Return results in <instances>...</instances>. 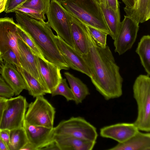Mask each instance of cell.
<instances>
[{"mask_svg": "<svg viewBox=\"0 0 150 150\" xmlns=\"http://www.w3.org/2000/svg\"><path fill=\"white\" fill-rule=\"evenodd\" d=\"M86 34L88 50L81 57L90 73L92 82L105 100L120 97L122 94L123 79L109 47L98 45L87 26Z\"/></svg>", "mask_w": 150, "mask_h": 150, "instance_id": "1", "label": "cell"}, {"mask_svg": "<svg viewBox=\"0 0 150 150\" xmlns=\"http://www.w3.org/2000/svg\"><path fill=\"white\" fill-rule=\"evenodd\" d=\"M17 24L29 36L48 62L57 66L61 70L69 67L57 47L54 34L47 22L32 18L16 11Z\"/></svg>", "mask_w": 150, "mask_h": 150, "instance_id": "2", "label": "cell"}, {"mask_svg": "<svg viewBox=\"0 0 150 150\" xmlns=\"http://www.w3.org/2000/svg\"><path fill=\"white\" fill-rule=\"evenodd\" d=\"M58 1L70 14L86 25L110 35L100 4L96 0Z\"/></svg>", "mask_w": 150, "mask_h": 150, "instance_id": "3", "label": "cell"}, {"mask_svg": "<svg viewBox=\"0 0 150 150\" xmlns=\"http://www.w3.org/2000/svg\"><path fill=\"white\" fill-rule=\"evenodd\" d=\"M133 90L137 106V115L134 123L139 131L150 132V76L139 75L134 81Z\"/></svg>", "mask_w": 150, "mask_h": 150, "instance_id": "4", "label": "cell"}, {"mask_svg": "<svg viewBox=\"0 0 150 150\" xmlns=\"http://www.w3.org/2000/svg\"><path fill=\"white\" fill-rule=\"evenodd\" d=\"M50 26L68 44L74 47L71 28V14L58 0H50L46 13Z\"/></svg>", "mask_w": 150, "mask_h": 150, "instance_id": "5", "label": "cell"}, {"mask_svg": "<svg viewBox=\"0 0 150 150\" xmlns=\"http://www.w3.org/2000/svg\"><path fill=\"white\" fill-rule=\"evenodd\" d=\"M54 134L74 137L96 141L98 134L96 128L84 118L72 117L61 121L53 128Z\"/></svg>", "mask_w": 150, "mask_h": 150, "instance_id": "6", "label": "cell"}, {"mask_svg": "<svg viewBox=\"0 0 150 150\" xmlns=\"http://www.w3.org/2000/svg\"><path fill=\"white\" fill-rule=\"evenodd\" d=\"M28 108L25 117L27 122L35 125L54 127L55 109L43 96L36 97Z\"/></svg>", "mask_w": 150, "mask_h": 150, "instance_id": "7", "label": "cell"}, {"mask_svg": "<svg viewBox=\"0 0 150 150\" xmlns=\"http://www.w3.org/2000/svg\"><path fill=\"white\" fill-rule=\"evenodd\" d=\"M28 104L22 96L8 98L0 124V129L10 130L23 126Z\"/></svg>", "mask_w": 150, "mask_h": 150, "instance_id": "8", "label": "cell"}, {"mask_svg": "<svg viewBox=\"0 0 150 150\" xmlns=\"http://www.w3.org/2000/svg\"><path fill=\"white\" fill-rule=\"evenodd\" d=\"M139 23L126 15L121 22L118 34L114 40L115 51L122 55L132 47L136 40Z\"/></svg>", "mask_w": 150, "mask_h": 150, "instance_id": "9", "label": "cell"}, {"mask_svg": "<svg viewBox=\"0 0 150 150\" xmlns=\"http://www.w3.org/2000/svg\"><path fill=\"white\" fill-rule=\"evenodd\" d=\"M17 25L12 18H0V56L11 48L16 53L19 62Z\"/></svg>", "mask_w": 150, "mask_h": 150, "instance_id": "10", "label": "cell"}, {"mask_svg": "<svg viewBox=\"0 0 150 150\" xmlns=\"http://www.w3.org/2000/svg\"><path fill=\"white\" fill-rule=\"evenodd\" d=\"M18 46L20 56V67L30 74L41 84L46 93L50 94L40 71L37 56L27 45L18 38Z\"/></svg>", "mask_w": 150, "mask_h": 150, "instance_id": "11", "label": "cell"}, {"mask_svg": "<svg viewBox=\"0 0 150 150\" xmlns=\"http://www.w3.org/2000/svg\"><path fill=\"white\" fill-rule=\"evenodd\" d=\"M54 38L58 48L69 67L90 78V73L81 56L59 36L55 35Z\"/></svg>", "mask_w": 150, "mask_h": 150, "instance_id": "12", "label": "cell"}, {"mask_svg": "<svg viewBox=\"0 0 150 150\" xmlns=\"http://www.w3.org/2000/svg\"><path fill=\"white\" fill-rule=\"evenodd\" d=\"M23 127L26 134L28 142L31 144L36 150L41 148L53 140V128L33 125L24 120Z\"/></svg>", "mask_w": 150, "mask_h": 150, "instance_id": "13", "label": "cell"}, {"mask_svg": "<svg viewBox=\"0 0 150 150\" xmlns=\"http://www.w3.org/2000/svg\"><path fill=\"white\" fill-rule=\"evenodd\" d=\"M139 130L134 123H121L103 127L100 129L101 137L111 139L118 143H123Z\"/></svg>", "mask_w": 150, "mask_h": 150, "instance_id": "14", "label": "cell"}, {"mask_svg": "<svg viewBox=\"0 0 150 150\" xmlns=\"http://www.w3.org/2000/svg\"><path fill=\"white\" fill-rule=\"evenodd\" d=\"M39 69L50 94L62 79L61 69L57 65L37 56Z\"/></svg>", "mask_w": 150, "mask_h": 150, "instance_id": "15", "label": "cell"}, {"mask_svg": "<svg viewBox=\"0 0 150 150\" xmlns=\"http://www.w3.org/2000/svg\"><path fill=\"white\" fill-rule=\"evenodd\" d=\"M0 74L13 90L15 95H18L23 90H27L23 77L15 66L4 62L1 65Z\"/></svg>", "mask_w": 150, "mask_h": 150, "instance_id": "16", "label": "cell"}, {"mask_svg": "<svg viewBox=\"0 0 150 150\" xmlns=\"http://www.w3.org/2000/svg\"><path fill=\"white\" fill-rule=\"evenodd\" d=\"M70 24L74 48L81 56L87 54L88 45L86 34V25L72 15Z\"/></svg>", "mask_w": 150, "mask_h": 150, "instance_id": "17", "label": "cell"}, {"mask_svg": "<svg viewBox=\"0 0 150 150\" xmlns=\"http://www.w3.org/2000/svg\"><path fill=\"white\" fill-rule=\"evenodd\" d=\"M53 139L59 150H91L96 141L85 140L72 136L54 134Z\"/></svg>", "mask_w": 150, "mask_h": 150, "instance_id": "18", "label": "cell"}, {"mask_svg": "<svg viewBox=\"0 0 150 150\" xmlns=\"http://www.w3.org/2000/svg\"><path fill=\"white\" fill-rule=\"evenodd\" d=\"M138 131L126 142L118 143L109 150H150V133Z\"/></svg>", "mask_w": 150, "mask_h": 150, "instance_id": "19", "label": "cell"}, {"mask_svg": "<svg viewBox=\"0 0 150 150\" xmlns=\"http://www.w3.org/2000/svg\"><path fill=\"white\" fill-rule=\"evenodd\" d=\"M124 9L126 16L139 24L150 18V0H137L133 6Z\"/></svg>", "mask_w": 150, "mask_h": 150, "instance_id": "20", "label": "cell"}, {"mask_svg": "<svg viewBox=\"0 0 150 150\" xmlns=\"http://www.w3.org/2000/svg\"><path fill=\"white\" fill-rule=\"evenodd\" d=\"M99 4L105 22L110 32L109 35L114 40L118 34L120 26V9L115 11L103 4Z\"/></svg>", "mask_w": 150, "mask_h": 150, "instance_id": "21", "label": "cell"}, {"mask_svg": "<svg viewBox=\"0 0 150 150\" xmlns=\"http://www.w3.org/2000/svg\"><path fill=\"white\" fill-rule=\"evenodd\" d=\"M74 97L76 104L81 103L90 94L87 86L78 78L67 72L64 73Z\"/></svg>", "mask_w": 150, "mask_h": 150, "instance_id": "22", "label": "cell"}, {"mask_svg": "<svg viewBox=\"0 0 150 150\" xmlns=\"http://www.w3.org/2000/svg\"><path fill=\"white\" fill-rule=\"evenodd\" d=\"M16 67L23 77L29 95L36 98L46 94L43 87L36 79L21 67Z\"/></svg>", "mask_w": 150, "mask_h": 150, "instance_id": "23", "label": "cell"}, {"mask_svg": "<svg viewBox=\"0 0 150 150\" xmlns=\"http://www.w3.org/2000/svg\"><path fill=\"white\" fill-rule=\"evenodd\" d=\"M142 64L147 74L150 76V36H143L136 50Z\"/></svg>", "mask_w": 150, "mask_h": 150, "instance_id": "24", "label": "cell"}, {"mask_svg": "<svg viewBox=\"0 0 150 150\" xmlns=\"http://www.w3.org/2000/svg\"><path fill=\"white\" fill-rule=\"evenodd\" d=\"M28 141L22 127L10 130L9 150H21Z\"/></svg>", "mask_w": 150, "mask_h": 150, "instance_id": "25", "label": "cell"}, {"mask_svg": "<svg viewBox=\"0 0 150 150\" xmlns=\"http://www.w3.org/2000/svg\"><path fill=\"white\" fill-rule=\"evenodd\" d=\"M17 33L18 38L27 45L35 55L44 60L47 61L44 58L40 50L32 39L17 24Z\"/></svg>", "mask_w": 150, "mask_h": 150, "instance_id": "26", "label": "cell"}, {"mask_svg": "<svg viewBox=\"0 0 150 150\" xmlns=\"http://www.w3.org/2000/svg\"><path fill=\"white\" fill-rule=\"evenodd\" d=\"M51 94L52 96L62 95L68 101H74V95L71 88L69 87L65 79H62Z\"/></svg>", "mask_w": 150, "mask_h": 150, "instance_id": "27", "label": "cell"}, {"mask_svg": "<svg viewBox=\"0 0 150 150\" xmlns=\"http://www.w3.org/2000/svg\"><path fill=\"white\" fill-rule=\"evenodd\" d=\"M50 1V0H27L21 6L42 12L45 14L48 11Z\"/></svg>", "mask_w": 150, "mask_h": 150, "instance_id": "28", "label": "cell"}, {"mask_svg": "<svg viewBox=\"0 0 150 150\" xmlns=\"http://www.w3.org/2000/svg\"><path fill=\"white\" fill-rule=\"evenodd\" d=\"M87 26L92 37L97 44L102 47H104L107 45V37L108 35L106 33L92 27Z\"/></svg>", "mask_w": 150, "mask_h": 150, "instance_id": "29", "label": "cell"}, {"mask_svg": "<svg viewBox=\"0 0 150 150\" xmlns=\"http://www.w3.org/2000/svg\"><path fill=\"white\" fill-rule=\"evenodd\" d=\"M16 11L21 12L29 17L37 20L45 21L46 19L45 14L43 12L30 8L21 6Z\"/></svg>", "mask_w": 150, "mask_h": 150, "instance_id": "30", "label": "cell"}, {"mask_svg": "<svg viewBox=\"0 0 150 150\" xmlns=\"http://www.w3.org/2000/svg\"><path fill=\"white\" fill-rule=\"evenodd\" d=\"M1 56L4 62L12 64L16 67L17 66L20 67L17 56L12 49H9Z\"/></svg>", "mask_w": 150, "mask_h": 150, "instance_id": "31", "label": "cell"}, {"mask_svg": "<svg viewBox=\"0 0 150 150\" xmlns=\"http://www.w3.org/2000/svg\"><path fill=\"white\" fill-rule=\"evenodd\" d=\"M14 95L13 90L0 75V96L9 98Z\"/></svg>", "mask_w": 150, "mask_h": 150, "instance_id": "32", "label": "cell"}, {"mask_svg": "<svg viewBox=\"0 0 150 150\" xmlns=\"http://www.w3.org/2000/svg\"><path fill=\"white\" fill-rule=\"evenodd\" d=\"M27 0H6L4 11L8 13L15 12Z\"/></svg>", "mask_w": 150, "mask_h": 150, "instance_id": "33", "label": "cell"}, {"mask_svg": "<svg viewBox=\"0 0 150 150\" xmlns=\"http://www.w3.org/2000/svg\"><path fill=\"white\" fill-rule=\"evenodd\" d=\"M99 4H102L110 8L117 11L119 9L118 0H96Z\"/></svg>", "mask_w": 150, "mask_h": 150, "instance_id": "34", "label": "cell"}, {"mask_svg": "<svg viewBox=\"0 0 150 150\" xmlns=\"http://www.w3.org/2000/svg\"><path fill=\"white\" fill-rule=\"evenodd\" d=\"M10 130L7 129H0V138L6 145L9 150L10 144Z\"/></svg>", "mask_w": 150, "mask_h": 150, "instance_id": "35", "label": "cell"}, {"mask_svg": "<svg viewBox=\"0 0 150 150\" xmlns=\"http://www.w3.org/2000/svg\"><path fill=\"white\" fill-rule=\"evenodd\" d=\"M7 99L0 96V124L4 111L6 105Z\"/></svg>", "mask_w": 150, "mask_h": 150, "instance_id": "36", "label": "cell"}, {"mask_svg": "<svg viewBox=\"0 0 150 150\" xmlns=\"http://www.w3.org/2000/svg\"><path fill=\"white\" fill-rule=\"evenodd\" d=\"M41 150H59V149L55 142L53 140L49 143Z\"/></svg>", "mask_w": 150, "mask_h": 150, "instance_id": "37", "label": "cell"}, {"mask_svg": "<svg viewBox=\"0 0 150 150\" xmlns=\"http://www.w3.org/2000/svg\"><path fill=\"white\" fill-rule=\"evenodd\" d=\"M122 1L125 5L126 7H132L135 3V0H122Z\"/></svg>", "mask_w": 150, "mask_h": 150, "instance_id": "38", "label": "cell"}, {"mask_svg": "<svg viewBox=\"0 0 150 150\" xmlns=\"http://www.w3.org/2000/svg\"><path fill=\"white\" fill-rule=\"evenodd\" d=\"M21 150H36V149L31 144L28 142Z\"/></svg>", "mask_w": 150, "mask_h": 150, "instance_id": "39", "label": "cell"}, {"mask_svg": "<svg viewBox=\"0 0 150 150\" xmlns=\"http://www.w3.org/2000/svg\"><path fill=\"white\" fill-rule=\"evenodd\" d=\"M6 0H0V13L4 11Z\"/></svg>", "mask_w": 150, "mask_h": 150, "instance_id": "40", "label": "cell"}, {"mask_svg": "<svg viewBox=\"0 0 150 150\" xmlns=\"http://www.w3.org/2000/svg\"><path fill=\"white\" fill-rule=\"evenodd\" d=\"M0 150H8L6 145L0 138Z\"/></svg>", "mask_w": 150, "mask_h": 150, "instance_id": "41", "label": "cell"}, {"mask_svg": "<svg viewBox=\"0 0 150 150\" xmlns=\"http://www.w3.org/2000/svg\"><path fill=\"white\" fill-rule=\"evenodd\" d=\"M4 61L1 58V56H0V74L1 73V67L2 64L4 63Z\"/></svg>", "mask_w": 150, "mask_h": 150, "instance_id": "42", "label": "cell"}, {"mask_svg": "<svg viewBox=\"0 0 150 150\" xmlns=\"http://www.w3.org/2000/svg\"><path fill=\"white\" fill-rule=\"evenodd\" d=\"M137 0H135V2L137 1Z\"/></svg>", "mask_w": 150, "mask_h": 150, "instance_id": "43", "label": "cell"}]
</instances>
